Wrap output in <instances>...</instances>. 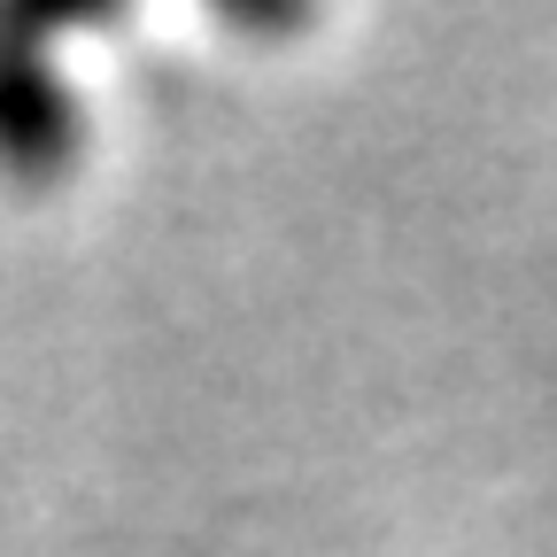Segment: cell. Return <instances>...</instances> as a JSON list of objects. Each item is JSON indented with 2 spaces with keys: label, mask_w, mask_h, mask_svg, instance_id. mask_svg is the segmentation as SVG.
Here are the masks:
<instances>
[{
  "label": "cell",
  "mask_w": 557,
  "mask_h": 557,
  "mask_svg": "<svg viewBox=\"0 0 557 557\" xmlns=\"http://www.w3.org/2000/svg\"><path fill=\"white\" fill-rule=\"evenodd\" d=\"M47 32L62 16H0V171L32 194L78 163V101L39 54Z\"/></svg>",
  "instance_id": "6da1fadb"
}]
</instances>
